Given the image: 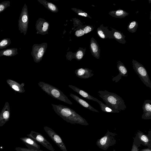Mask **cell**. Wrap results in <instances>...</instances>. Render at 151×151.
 <instances>
[{
    "mask_svg": "<svg viewBox=\"0 0 151 151\" xmlns=\"http://www.w3.org/2000/svg\"><path fill=\"white\" fill-rule=\"evenodd\" d=\"M113 36L114 38L120 43H125V36L120 32L116 30L114 33Z\"/></svg>",
    "mask_w": 151,
    "mask_h": 151,
    "instance_id": "cell-24",
    "label": "cell"
},
{
    "mask_svg": "<svg viewBox=\"0 0 151 151\" xmlns=\"http://www.w3.org/2000/svg\"><path fill=\"white\" fill-rule=\"evenodd\" d=\"M117 134L109 132H107L102 137L98 139L96 142L97 145L100 149L106 150L109 147L114 145L116 143L115 136Z\"/></svg>",
    "mask_w": 151,
    "mask_h": 151,
    "instance_id": "cell-5",
    "label": "cell"
},
{
    "mask_svg": "<svg viewBox=\"0 0 151 151\" xmlns=\"http://www.w3.org/2000/svg\"><path fill=\"white\" fill-rule=\"evenodd\" d=\"M113 151H116V150L114 149Z\"/></svg>",
    "mask_w": 151,
    "mask_h": 151,
    "instance_id": "cell-37",
    "label": "cell"
},
{
    "mask_svg": "<svg viewBox=\"0 0 151 151\" xmlns=\"http://www.w3.org/2000/svg\"><path fill=\"white\" fill-rule=\"evenodd\" d=\"M55 112L67 122L72 124L88 125L86 120L73 109L61 105L51 104Z\"/></svg>",
    "mask_w": 151,
    "mask_h": 151,
    "instance_id": "cell-1",
    "label": "cell"
},
{
    "mask_svg": "<svg viewBox=\"0 0 151 151\" xmlns=\"http://www.w3.org/2000/svg\"><path fill=\"white\" fill-rule=\"evenodd\" d=\"M139 151H151V149H150L148 147L142 149L140 150H139Z\"/></svg>",
    "mask_w": 151,
    "mask_h": 151,
    "instance_id": "cell-36",
    "label": "cell"
},
{
    "mask_svg": "<svg viewBox=\"0 0 151 151\" xmlns=\"http://www.w3.org/2000/svg\"><path fill=\"white\" fill-rule=\"evenodd\" d=\"M70 96L73 99L77 102L83 107L86 108L91 111L97 112L99 111L94 109L88 103L79 97L78 96L72 93H70Z\"/></svg>",
    "mask_w": 151,
    "mask_h": 151,
    "instance_id": "cell-16",
    "label": "cell"
},
{
    "mask_svg": "<svg viewBox=\"0 0 151 151\" xmlns=\"http://www.w3.org/2000/svg\"><path fill=\"white\" fill-rule=\"evenodd\" d=\"M138 26V23L135 21H132L129 22L127 27L128 30L132 33L135 32L137 30Z\"/></svg>",
    "mask_w": 151,
    "mask_h": 151,
    "instance_id": "cell-25",
    "label": "cell"
},
{
    "mask_svg": "<svg viewBox=\"0 0 151 151\" xmlns=\"http://www.w3.org/2000/svg\"><path fill=\"white\" fill-rule=\"evenodd\" d=\"M44 129L49 136L62 151H67L65 144L59 135L49 127L45 126Z\"/></svg>",
    "mask_w": 151,
    "mask_h": 151,
    "instance_id": "cell-10",
    "label": "cell"
},
{
    "mask_svg": "<svg viewBox=\"0 0 151 151\" xmlns=\"http://www.w3.org/2000/svg\"><path fill=\"white\" fill-rule=\"evenodd\" d=\"M12 88L17 91H19V88L16 85H13L12 86Z\"/></svg>",
    "mask_w": 151,
    "mask_h": 151,
    "instance_id": "cell-35",
    "label": "cell"
},
{
    "mask_svg": "<svg viewBox=\"0 0 151 151\" xmlns=\"http://www.w3.org/2000/svg\"><path fill=\"white\" fill-rule=\"evenodd\" d=\"M15 149L16 151H43L40 149L36 148L32 149L20 147H16Z\"/></svg>",
    "mask_w": 151,
    "mask_h": 151,
    "instance_id": "cell-29",
    "label": "cell"
},
{
    "mask_svg": "<svg viewBox=\"0 0 151 151\" xmlns=\"http://www.w3.org/2000/svg\"><path fill=\"white\" fill-rule=\"evenodd\" d=\"M10 3L9 1H5L0 3V13L10 6Z\"/></svg>",
    "mask_w": 151,
    "mask_h": 151,
    "instance_id": "cell-28",
    "label": "cell"
},
{
    "mask_svg": "<svg viewBox=\"0 0 151 151\" xmlns=\"http://www.w3.org/2000/svg\"><path fill=\"white\" fill-rule=\"evenodd\" d=\"M37 34L45 35L48 33L50 27L49 23L44 19L39 18L35 24Z\"/></svg>",
    "mask_w": 151,
    "mask_h": 151,
    "instance_id": "cell-11",
    "label": "cell"
},
{
    "mask_svg": "<svg viewBox=\"0 0 151 151\" xmlns=\"http://www.w3.org/2000/svg\"><path fill=\"white\" fill-rule=\"evenodd\" d=\"M86 49H83V48L80 47L76 52L74 53L72 59L75 58L78 60H81L84 55Z\"/></svg>",
    "mask_w": 151,
    "mask_h": 151,
    "instance_id": "cell-23",
    "label": "cell"
},
{
    "mask_svg": "<svg viewBox=\"0 0 151 151\" xmlns=\"http://www.w3.org/2000/svg\"><path fill=\"white\" fill-rule=\"evenodd\" d=\"M97 103L99 104L101 111L104 112L106 113H114L120 112L119 111H115L113 110L108 106L106 104H104L102 102L98 99L96 101Z\"/></svg>",
    "mask_w": 151,
    "mask_h": 151,
    "instance_id": "cell-22",
    "label": "cell"
},
{
    "mask_svg": "<svg viewBox=\"0 0 151 151\" xmlns=\"http://www.w3.org/2000/svg\"><path fill=\"white\" fill-rule=\"evenodd\" d=\"M93 29V28L90 25H88L85 27L83 29L85 34H87Z\"/></svg>",
    "mask_w": 151,
    "mask_h": 151,
    "instance_id": "cell-30",
    "label": "cell"
},
{
    "mask_svg": "<svg viewBox=\"0 0 151 151\" xmlns=\"http://www.w3.org/2000/svg\"><path fill=\"white\" fill-rule=\"evenodd\" d=\"M3 117L5 120H7L9 117V113L8 111H6L3 114Z\"/></svg>",
    "mask_w": 151,
    "mask_h": 151,
    "instance_id": "cell-34",
    "label": "cell"
},
{
    "mask_svg": "<svg viewBox=\"0 0 151 151\" xmlns=\"http://www.w3.org/2000/svg\"><path fill=\"white\" fill-rule=\"evenodd\" d=\"M141 146V145H138L133 142L132 148L131 151H139V147Z\"/></svg>",
    "mask_w": 151,
    "mask_h": 151,
    "instance_id": "cell-31",
    "label": "cell"
},
{
    "mask_svg": "<svg viewBox=\"0 0 151 151\" xmlns=\"http://www.w3.org/2000/svg\"><path fill=\"white\" fill-rule=\"evenodd\" d=\"M28 137L32 139L38 143L42 145L50 151H55L51 144L40 133L33 131H31L30 133L27 135Z\"/></svg>",
    "mask_w": 151,
    "mask_h": 151,
    "instance_id": "cell-9",
    "label": "cell"
},
{
    "mask_svg": "<svg viewBox=\"0 0 151 151\" xmlns=\"http://www.w3.org/2000/svg\"><path fill=\"white\" fill-rule=\"evenodd\" d=\"M17 50V48H12L1 50L0 57L3 55L9 57L14 56L18 54Z\"/></svg>",
    "mask_w": 151,
    "mask_h": 151,
    "instance_id": "cell-20",
    "label": "cell"
},
{
    "mask_svg": "<svg viewBox=\"0 0 151 151\" xmlns=\"http://www.w3.org/2000/svg\"><path fill=\"white\" fill-rule=\"evenodd\" d=\"M90 48L92 55L97 59H99L100 52L99 47L96 40L93 37L91 39Z\"/></svg>",
    "mask_w": 151,
    "mask_h": 151,
    "instance_id": "cell-15",
    "label": "cell"
},
{
    "mask_svg": "<svg viewBox=\"0 0 151 151\" xmlns=\"http://www.w3.org/2000/svg\"><path fill=\"white\" fill-rule=\"evenodd\" d=\"M84 32L83 29H80L77 30L75 33V35L77 37H80L84 35Z\"/></svg>",
    "mask_w": 151,
    "mask_h": 151,
    "instance_id": "cell-33",
    "label": "cell"
},
{
    "mask_svg": "<svg viewBox=\"0 0 151 151\" xmlns=\"http://www.w3.org/2000/svg\"><path fill=\"white\" fill-rule=\"evenodd\" d=\"M19 29L21 33L25 35L27 30L29 23V15L27 6L25 4L23 7L18 20Z\"/></svg>",
    "mask_w": 151,
    "mask_h": 151,
    "instance_id": "cell-6",
    "label": "cell"
},
{
    "mask_svg": "<svg viewBox=\"0 0 151 151\" xmlns=\"http://www.w3.org/2000/svg\"><path fill=\"white\" fill-rule=\"evenodd\" d=\"M11 41L9 38H4L0 41V50L6 48L10 45Z\"/></svg>",
    "mask_w": 151,
    "mask_h": 151,
    "instance_id": "cell-26",
    "label": "cell"
},
{
    "mask_svg": "<svg viewBox=\"0 0 151 151\" xmlns=\"http://www.w3.org/2000/svg\"><path fill=\"white\" fill-rule=\"evenodd\" d=\"M117 67L119 72V74L116 76L113 77L112 81L115 82H118L122 78V77H127V70L123 63L120 61H118Z\"/></svg>",
    "mask_w": 151,
    "mask_h": 151,
    "instance_id": "cell-12",
    "label": "cell"
},
{
    "mask_svg": "<svg viewBox=\"0 0 151 151\" xmlns=\"http://www.w3.org/2000/svg\"><path fill=\"white\" fill-rule=\"evenodd\" d=\"M97 33L98 35L101 38L104 39L106 38L105 35L102 30L99 28H98L97 29Z\"/></svg>",
    "mask_w": 151,
    "mask_h": 151,
    "instance_id": "cell-32",
    "label": "cell"
},
{
    "mask_svg": "<svg viewBox=\"0 0 151 151\" xmlns=\"http://www.w3.org/2000/svg\"><path fill=\"white\" fill-rule=\"evenodd\" d=\"M74 73L77 77L83 79L88 78L94 75L93 70L87 68H78L75 70Z\"/></svg>",
    "mask_w": 151,
    "mask_h": 151,
    "instance_id": "cell-13",
    "label": "cell"
},
{
    "mask_svg": "<svg viewBox=\"0 0 151 151\" xmlns=\"http://www.w3.org/2000/svg\"><path fill=\"white\" fill-rule=\"evenodd\" d=\"M47 47L46 42L40 44H35L33 45L31 54L35 63H39L42 60Z\"/></svg>",
    "mask_w": 151,
    "mask_h": 151,
    "instance_id": "cell-7",
    "label": "cell"
},
{
    "mask_svg": "<svg viewBox=\"0 0 151 151\" xmlns=\"http://www.w3.org/2000/svg\"><path fill=\"white\" fill-rule=\"evenodd\" d=\"M98 93L99 96L111 109L120 111L124 110L126 108L124 100L117 94L105 90L99 91Z\"/></svg>",
    "mask_w": 151,
    "mask_h": 151,
    "instance_id": "cell-2",
    "label": "cell"
},
{
    "mask_svg": "<svg viewBox=\"0 0 151 151\" xmlns=\"http://www.w3.org/2000/svg\"><path fill=\"white\" fill-rule=\"evenodd\" d=\"M109 14L113 17L119 18H124L129 14L128 13L122 9L111 11Z\"/></svg>",
    "mask_w": 151,
    "mask_h": 151,
    "instance_id": "cell-21",
    "label": "cell"
},
{
    "mask_svg": "<svg viewBox=\"0 0 151 151\" xmlns=\"http://www.w3.org/2000/svg\"><path fill=\"white\" fill-rule=\"evenodd\" d=\"M20 139L29 149H40V145L38 143L29 137H21Z\"/></svg>",
    "mask_w": 151,
    "mask_h": 151,
    "instance_id": "cell-17",
    "label": "cell"
},
{
    "mask_svg": "<svg viewBox=\"0 0 151 151\" xmlns=\"http://www.w3.org/2000/svg\"><path fill=\"white\" fill-rule=\"evenodd\" d=\"M134 143L138 145H142L147 146L151 149V131L148 132V134H145L142 132L138 131L133 137Z\"/></svg>",
    "mask_w": 151,
    "mask_h": 151,
    "instance_id": "cell-8",
    "label": "cell"
},
{
    "mask_svg": "<svg viewBox=\"0 0 151 151\" xmlns=\"http://www.w3.org/2000/svg\"><path fill=\"white\" fill-rule=\"evenodd\" d=\"M68 87L82 96L87 99L95 101H96L98 100L97 99L91 96L86 92L76 87L71 85H68Z\"/></svg>",
    "mask_w": 151,
    "mask_h": 151,
    "instance_id": "cell-18",
    "label": "cell"
},
{
    "mask_svg": "<svg viewBox=\"0 0 151 151\" xmlns=\"http://www.w3.org/2000/svg\"><path fill=\"white\" fill-rule=\"evenodd\" d=\"M38 1L51 12L54 13H56L58 12V9L57 7L53 3L48 2L45 0H38Z\"/></svg>",
    "mask_w": 151,
    "mask_h": 151,
    "instance_id": "cell-19",
    "label": "cell"
},
{
    "mask_svg": "<svg viewBox=\"0 0 151 151\" xmlns=\"http://www.w3.org/2000/svg\"><path fill=\"white\" fill-rule=\"evenodd\" d=\"M142 109L143 114L142 118L144 119H151V100H145L143 104Z\"/></svg>",
    "mask_w": 151,
    "mask_h": 151,
    "instance_id": "cell-14",
    "label": "cell"
},
{
    "mask_svg": "<svg viewBox=\"0 0 151 151\" xmlns=\"http://www.w3.org/2000/svg\"><path fill=\"white\" fill-rule=\"evenodd\" d=\"M133 68L141 81L146 86L151 88V82L145 67L137 61L132 60Z\"/></svg>",
    "mask_w": 151,
    "mask_h": 151,
    "instance_id": "cell-4",
    "label": "cell"
},
{
    "mask_svg": "<svg viewBox=\"0 0 151 151\" xmlns=\"http://www.w3.org/2000/svg\"><path fill=\"white\" fill-rule=\"evenodd\" d=\"M71 9L78 15L91 19V17L87 13L82 10L74 8H71Z\"/></svg>",
    "mask_w": 151,
    "mask_h": 151,
    "instance_id": "cell-27",
    "label": "cell"
},
{
    "mask_svg": "<svg viewBox=\"0 0 151 151\" xmlns=\"http://www.w3.org/2000/svg\"><path fill=\"white\" fill-rule=\"evenodd\" d=\"M38 84L43 91L53 98L70 105L73 104L68 97L57 88L42 81H39Z\"/></svg>",
    "mask_w": 151,
    "mask_h": 151,
    "instance_id": "cell-3",
    "label": "cell"
},
{
    "mask_svg": "<svg viewBox=\"0 0 151 151\" xmlns=\"http://www.w3.org/2000/svg\"></svg>",
    "mask_w": 151,
    "mask_h": 151,
    "instance_id": "cell-38",
    "label": "cell"
}]
</instances>
